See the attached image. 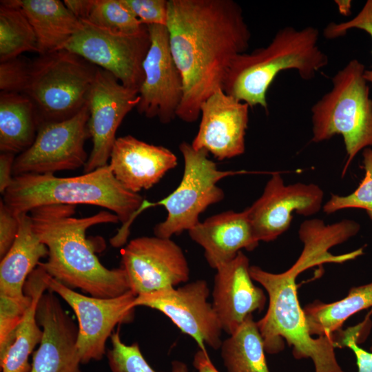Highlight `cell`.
<instances>
[{
    "label": "cell",
    "instance_id": "cell-1",
    "mask_svg": "<svg viewBox=\"0 0 372 372\" xmlns=\"http://www.w3.org/2000/svg\"><path fill=\"white\" fill-rule=\"evenodd\" d=\"M166 27L183 82L177 117L194 122L203 103L223 89L234 59L247 52L251 34L233 0H168Z\"/></svg>",
    "mask_w": 372,
    "mask_h": 372
},
{
    "label": "cell",
    "instance_id": "cell-2",
    "mask_svg": "<svg viewBox=\"0 0 372 372\" xmlns=\"http://www.w3.org/2000/svg\"><path fill=\"white\" fill-rule=\"evenodd\" d=\"M75 205H51L30 211L34 232L48 249V259L39 265L64 285L96 298H114L130 290L125 270L107 269L99 260L88 228L117 223L118 216L101 211L91 216L75 218Z\"/></svg>",
    "mask_w": 372,
    "mask_h": 372
},
{
    "label": "cell",
    "instance_id": "cell-3",
    "mask_svg": "<svg viewBox=\"0 0 372 372\" xmlns=\"http://www.w3.org/2000/svg\"><path fill=\"white\" fill-rule=\"evenodd\" d=\"M320 265L319 256L303 249L298 260L284 272L274 273L258 266H250L253 280L267 291L269 304L257 324L264 340L265 351L278 353L284 348L283 339L292 347L296 359L310 358L315 372H344L335 356L336 335L314 338L309 333L297 291L296 278L309 268Z\"/></svg>",
    "mask_w": 372,
    "mask_h": 372
},
{
    "label": "cell",
    "instance_id": "cell-4",
    "mask_svg": "<svg viewBox=\"0 0 372 372\" xmlns=\"http://www.w3.org/2000/svg\"><path fill=\"white\" fill-rule=\"evenodd\" d=\"M319 37L313 26L280 29L267 46L234 59L223 91L249 107L260 105L267 111V92L280 72L295 70L302 79L309 81L328 65L329 57L318 44Z\"/></svg>",
    "mask_w": 372,
    "mask_h": 372
},
{
    "label": "cell",
    "instance_id": "cell-5",
    "mask_svg": "<svg viewBox=\"0 0 372 372\" xmlns=\"http://www.w3.org/2000/svg\"><path fill=\"white\" fill-rule=\"evenodd\" d=\"M2 200L17 216L44 205H94L109 209L124 225L143 198L125 189L108 164L74 177H56L54 174L14 176Z\"/></svg>",
    "mask_w": 372,
    "mask_h": 372
},
{
    "label": "cell",
    "instance_id": "cell-6",
    "mask_svg": "<svg viewBox=\"0 0 372 372\" xmlns=\"http://www.w3.org/2000/svg\"><path fill=\"white\" fill-rule=\"evenodd\" d=\"M364 65L351 60L333 76L332 87L312 107L313 143H320L336 134L343 137L347 161L342 172L362 149L372 146V99L364 77Z\"/></svg>",
    "mask_w": 372,
    "mask_h": 372
},
{
    "label": "cell",
    "instance_id": "cell-7",
    "mask_svg": "<svg viewBox=\"0 0 372 372\" xmlns=\"http://www.w3.org/2000/svg\"><path fill=\"white\" fill-rule=\"evenodd\" d=\"M98 67L66 50L30 61L22 94L32 102L39 126L65 121L86 105Z\"/></svg>",
    "mask_w": 372,
    "mask_h": 372
},
{
    "label": "cell",
    "instance_id": "cell-8",
    "mask_svg": "<svg viewBox=\"0 0 372 372\" xmlns=\"http://www.w3.org/2000/svg\"><path fill=\"white\" fill-rule=\"evenodd\" d=\"M184 160L183 178L176 189L167 197L156 202L143 200L134 213V218L147 208L163 206L167 213L165 220L155 225V236L170 238L172 236L189 231L197 225L199 216L209 205L221 201L225 194L217 186L222 178L246 171H222L208 158L205 149L196 150L185 141L179 145Z\"/></svg>",
    "mask_w": 372,
    "mask_h": 372
},
{
    "label": "cell",
    "instance_id": "cell-9",
    "mask_svg": "<svg viewBox=\"0 0 372 372\" xmlns=\"http://www.w3.org/2000/svg\"><path fill=\"white\" fill-rule=\"evenodd\" d=\"M48 289L59 296L74 311L78 321L77 349L81 364L102 360L105 344L116 326L131 322L136 295L131 290L114 298L87 296L64 285L45 271Z\"/></svg>",
    "mask_w": 372,
    "mask_h": 372
},
{
    "label": "cell",
    "instance_id": "cell-10",
    "mask_svg": "<svg viewBox=\"0 0 372 372\" xmlns=\"http://www.w3.org/2000/svg\"><path fill=\"white\" fill-rule=\"evenodd\" d=\"M79 30L63 49L114 75L124 86L139 91L143 63L150 46L147 30L138 34L115 32L81 20Z\"/></svg>",
    "mask_w": 372,
    "mask_h": 372
},
{
    "label": "cell",
    "instance_id": "cell-11",
    "mask_svg": "<svg viewBox=\"0 0 372 372\" xmlns=\"http://www.w3.org/2000/svg\"><path fill=\"white\" fill-rule=\"evenodd\" d=\"M88 101L70 119L41 124L32 145L17 155L13 176L25 174H54L84 167L88 156L84 149L89 135Z\"/></svg>",
    "mask_w": 372,
    "mask_h": 372
},
{
    "label": "cell",
    "instance_id": "cell-12",
    "mask_svg": "<svg viewBox=\"0 0 372 372\" xmlns=\"http://www.w3.org/2000/svg\"><path fill=\"white\" fill-rule=\"evenodd\" d=\"M209 288L197 280L176 288L136 296L133 304L156 309L168 317L184 333L192 337L200 349L220 348L223 331L220 320L208 302Z\"/></svg>",
    "mask_w": 372,
    "mask_h": 372
},
{
    "label": "cell",
    "instance_id": "cell-13",
    "mask_svg": "<svg viewBox=\"0 0 372 372\" xmlns=\"http://www.w3.org/2000/svg\"><path fill=\"white\" fill-rule=\"evenodd\" d=\"M121 267L136 296L186 282L189 268L182 249L170 238L142 236L122 249Z\"/></svg>",
    "mask_w": 372,
    "mask_h": 372
},
{
    "label": "cell",
    "instance_id": "cell-14",
    "mask_svg": "<svg viewBox=\"0 0 372 372\" xmlns=\"http://www.w3.org/2000/svg\"><path fill=\"white\" fill-rule=\"evenodd\" d=\"M150 46L143 63L144 80L138 91L139 114L167 124L177 117L183 97L182 76L172 56L167 27L147 25Z\"/></svg>",
    "mask_w": 372,
    "mask_h": 372
},
{
    "label": "cell",
    "instance_id": "cell-15",
    "mask_svg": "<svg viewBox=\"0 0 372 372\" xmlns=\"http://www.w3.org/2000/svg\"><path fill=\"white\" fill-rule=\"evenodd\" d=\"M87 127L92 149L84 173L108 165L116 131L139 102L138 92L124 86L111 73L98 68L88 96Z\"/></svg>",
    "mask_w": 372,
    "mask_h": 372
},
{
    "label": "cell",
    "instance_id": "cell-16",
    "mask_svg": "<svg viewBox=\"0 0 372 372\" xmlns=\"http://www.w3.org/2000/svg\"><path fill=\"white\" fill-rule=\"evenodd\" d=\"M323 197V190L316 184L285 185L279 172L272 173L260 197L247 207L256 240H276L289 229L294 212L304 216L316 214Z\"/></svg>",
    "mask_w": 372,
    "mask_h": 372
},
{
    "label": "cell",
    "instance_id": "cell-17",
    "mask_svg": "<svg viewBox=\"0 0 372 372\" xmlns=\"http://www.w3.org/2000/svg\"><path fill=\"white\" fill-rule=\"evenodd\" d=\"M249 107L223 89L213 93L200 106L201 119L191 144L193 148L205 149L220 161L242 154Z\"/></svg>",
    "mask_w": 372,
    "mask_h": 372
},
{
    "label": "cell",
    "instance_id": "cell-18",
    "mask_svg": "<svg viewBox=\"0 0 372 372\" xmlns=\"http://www.w3.org/2000/svg\"><path fill=\"white\" fill-rule=\"evenodd\" d=\"M37 320L43 337L34 351L30 372H82L77 349L78 326L48 290L40 298Z\"/></svg>",
    "mask_w": 372,
    "mask_h": 372
},
{
    "label": "cell",
    "instance_id": "cell-19",
    "mask_svg": "<svg viewBox=\"0 0 372 372\" xmlns=\"http://www.w3.org/2000/svg\"><path fill=\"white\" fill-rule=\"evenodd\" d=\"M249 268V258L240 251L216 269L211 304L223 331L229 335L253 312L262 311L267 302L263 289L254 284Z\"/></svg>",
    "mask_w": 372,
    "mask_h": 372
},
{
    "label": "cell",
    "instance_id": "cell-20",
    "mask_svg": "<svg viewBox=\"0 0 372 372\" xmlns=\"http://www.w3.org/2000/svg\"><path fill=\"white\" fill-rule=\"evenodd\" d=\"M177 163L176 156L169 149L127 135L116 139L109 165L125 189L138 194L152 187Z\"/></svg>",
    "mask_w": 372,
    "mask_h": 372
},
{
    "label": "cell",
    "instance_id": "cell-21",
    "mask_svg": "<svg viewBox=\"0 0 372 372\" xmlns=\"http://www.w3.org/2000/svg\"><path fill=\"white\" fill-rule=\"evenodd\" d=\"M188 232L204 249L207 262L215 269L233 260L241 249L252 251L259 244L247 208L241 212L227 211L212 216Z\"/></svg>",
    "mask_w": 372,
    "mask_h": 372
},
{
    "label": "cell",
    "instance_id": "cell-22",
    "mask_svg": "<svg viewBox=\"0 0 372 372\" xmlns=\"http://www.w3.org/2000/svg\"><path fill=\"white\" fill-rule=\"evenodd\" d=\"M44 275L45 271L38 266L27 278L24 293L31 296V303L21 322L0 343L2 372H30L29 356L43 337L36 314L39 300L48 289Z\"/></svg>",
    "mask_w": 372,
    "mask_h": 372
},
{
    "label": "cell",
    "instance_id": "cell-23",
    "mask_svg": "<svg viewBox=\"0 0 372 372\" xmlns=\"http://www.w3.org/2000/svg\"><path fill=\"white\" fill-rule=\"evenodd\" d=\"M16 238L0 263V294L13 298L25 296L24 285L48 249L34 232L30 214L19 215Z\"/></svg>",
    "mask_w": 372,
    "mask_h": 372
},
{
    "label": "cell",
    "instance_id": "cell-24",
    "mask_svg": "<svg viewBox=\"0 0 372 372\" xmlns=\"http://www.w3.org/2000/svg\"><path fill=\"white\" fill-rule=\"evenodd\" d=\"M15 1L34 31L39 54L63 50L81 28V20L59 0Z\"/></svg>",
    "mask_w": 372,
    "mask_h": 372
},
{
    "label": "cell",
    "instance_id": "cell-25",
    "mask_svg": "<svg viewBox=\"0 0 372 372\" xmlns=\"http://www.w3.org/2000/svg\"><path fill=\"white\" fill-rule=\"evenodd\" d=\"M34 106L25 95L0 93V151L19 155L34 143L38 130Z\"/></svg>",
    "mask_w": 372,
    "mask_h": 372
},
{
    "label": "cell",
    "instance_id": "cell-26",
    "mask_svg": "<svg viewBox=\"0 0 372 372\" xmlns=\"http://www.w3.org/2000/svg\"><path fill=\"white\" fill-rule=\"evenodd\" d=\"M372 307V282L351 287L340 300L326 303L316 300L304 308L310 334L332 335L355 313Z\"/></svg>",
    "mask_w": 372,
    "mask_h": 372
},
{
    "label": "cell",
    "instance_id": "cell-27",
    "mask_svg": "<svg viewBox=\"0 0 372 372\" xmlns=\"http://www.w3.org/2000/svg\"><path fill=\"white\" fill-rule=\"evenodd\" d=\"M220 352L227 372H270L264 340L253 315L222 342Z\"/></svg>",
    "mask_w": 372,
    "mask_h": 372
},
{
    "label": "cell",
    "instance_id": "cell-28",
    "mask_svg": "<svg viewBox=\"0 0 372 372\" xmlns=\"http://www.w3.org/2000/svg\"><path fill=\"white\" fill-rule=\"evenodd\" d=\"M30 51L37 52V43L28 18L15 0L1 1L0 62Z\"/></svg>",
    "mask_w": 372,
    "mask_h": 372
},
{
    "label": "cell",
    "instance_id": "cell-29",
    "mask_svg": "<svg viewBox=\"0 0 372 372\" xmlns=\"http://www.w3.org/2000/svg\"><path fill=\"white\" fill-rule=\"evenodd\" d=\"M81 20L125 34H138L147 30V25L143 24L122 0H89Z\"/></svg>",
    "mask_w": 372,
    "mask_h": 372
},
{
    "label": "cell",
    "instance_id": "cell-30",
    "mask_svg": "<svg viewBox=\"0 0 372 372\" xmlns=\"http://www.w3.org/2000/svg\"><path fill=\"white\" fill-rule=\"evenodd\" d=\"M111 348L106 355L110 372H157L145 360L139 348L134 342L127 345L123 342L119 329L110 337ZM171 372H189L187 365L179 360L173 361Z\"/></svg>",
    "mask_w": 372,
    "mask_h": 372
},
{
    "label": "cell",
    "instance_id": "cell-31",
    "mask_svg": "<svg viewBox=\"0 0 372 372\" xmlns=\"http://www.w3.org/2000/svg\"><path fill=\"white\" fill-rule=\"evenodd\" d=\"M362 156L365 173L359 186L347 196L332 194L323 206V211L327 214L344 209L360 208L366 211L372 220V149H364Z\"/></svg>",
    "mask_w": 372,
    "mask_h": 372
},
{
    "label": "cell",
    "instance_id": "cell-32",
    "mask_svg": "<svg viewBox=\"0 0 372 372\" xmlns=\"http://www.w3.org/2000/svg\"><path fill=\"white\" fill-rule=\"evenodd\" d=\"M351 29L363 30L372 39V0H367L361 10L352 19L341 23H329L323 30V35L326 39H334L343 37ZM364 77L367 83L372 84V70H366Z\"/></svg>",
    "mask_w": 372,
    "mask_h": 372
},
{
    "label": "cell",
    "instance_id": "cell-33",
    "mask_svg": "<svg viewBox=\"0 0 372 372\" xmlns=\"http://www.w3.org/2000/svg\"><path fill=\"white\" fill-rule=\"evenodd\" d=\"M24 293L22 298L0 294V343L21 322L31 303V296Z\"/></svg>",
    "mask_w": 372,
    "mask_h": 372
},
{
    "label": "cell",
    "instance_id": "cell-34",
    "mask_svg": "<svg viewBox=\"0 0 372 372\" xmlns=\"http://www.w3.org/2000/svg\"><path fill=\"white\" fill-rule=\"evenodd\" d=\"M30 61L21 56L0 62V90L22 94L29 72Z\"/></svg>",
    "mask_w": 372,
    "mask_h": 372
},
{
    "label": "cell",
    "instance_id": "cell-35",
    "mask_svg": "<svg viewBox=\"0 0 372 372\" xmlns=\"http://www.w3.org/2000/svg\"><path fill=\"white\" fill-rule=\"evenodd\" d=\"M132 14L144 25H167V0H122Z\"/></svg>",
    "mask_w": 372,
    "mask_h": 372
},
{
    "label": "cell",
    "instance_id": "cell-36",
    "mask_svg": "<svg viewBox=\"0 0 372 372\" xmlns=\"http://www.w3.org/2000/svg\"><path fill=\"white\" fill-rule=\"evenodd\" d=\"M371 314H369L362 324L336 333L337 347H348L354 353L356 359L358 372H372V347L371 351L361 348L358 343L360 330L365 326Z\"/></svg>",
    "mask_w": 372,
    "mask_h": 372
},
{
    "label": "cell",
    "instance_id": "cell-37",
    "mask_svg": "<svg viewBox=\"0 0 372 372\" xmlns=\"http://www.w3.org/2000/svg\"><path fill=\"white\" fill-rule=\"evenodd\" d=\"M19 216L16 215L2 200L0 202V257L8 251L17 235Z\"/></svg>",
    "mask_w": 372,
    "mask_h": 372
},
{
    "label": "cell",
    "instance_id": "cell-38",
    "mask_svg": "<svg viewBox=\"0 0 372 372\" xmlns=\"http://www.w3.org/2000/svg\"><path fill=\"white\" fill-rule=\"evenodd\" d=\"M16 155L10 153L0 154V192L3 194L13 179V165Z\"/></svg>",
    "mask_w": 372,
    "mask_h": 372
},
{
    "label": "cell",
    "instance_id": "cell-39",
    "mask_svg": "<svg viewBox=\"0 0 372 372\" xmlns=\"http://www.w3.org/2000/svg\"><path fill=\"white\" fill-rule=\"evenodd\" d=\"M193 365L197 372H220L211 361L207 351L199 349L196 351Z\"/></svg>",
    "mask_w": 372,
    "mask_h": 372
},
{
    "label": "cell",
    "instance_id": "cell-40",
    "mask_svg": "<svg viewBox=\"0 0 372 372\" xmlns=\"http://www.w3.org/2000/svg\"><path fill=\"white\" fill-rule=\"evenodd\" d=\"M335 3L338 6L341 14L344 16L349 15L351 8V1H335Z\"/></svg>",
    "mask_w": 372,
    "mask_h": 372
}]
</instances>
